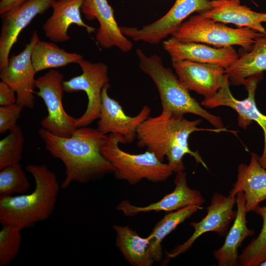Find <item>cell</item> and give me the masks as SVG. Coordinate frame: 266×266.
Masks as SVG:
<instances>
[{
	"instance_id": "cell-30",
	"label": "cell",
	"mask_w": 266,
	"mask_h": 266,
	"mask_svg": "<svg viewBox=\"0 0 266 266\" xmlns=\"http://www.w3.org/2000/svg\"><path fill=\"white\" fill-rule=\"evenodd\" d=\"M22 230L10 225L0 231V266H7L16 257L22 242Z\"/></svg>"
},
{
	"instance_id": "cell-23",
	"label": "cell",
	"mask_w": 266,
	"mask_h": 266,
	"mask_svg": "<svg viewBox=\"0 0 266 266\" xmlns=\"http://www.w3.org/2000/svg\"><path fill=\"white\" fill-rule=\"evenodd\" d=\"M266 71V35L256 41L250 51L230 67L225 73L233 85H244L245 80Z\"/></svg>"
},
{
	"instance_id": "cell-33",
	"label": "cell",
	"mask_w": 266,
	"mask_h": 266,
	"mask_svg": "<svg viewBox=\"0 0 266 266\" xmlns=\"http://www.w3.org/2000/svg\"><path fill=\"white\" fill-rule=\"evenodd\" d=\"M26 0H1L0 1V14L4 17L12 13Z\"/></svg>"
},
{
	"instance_id": "cell-34",
	"label": "cell",
	"mask_w": 266,
	"mask_h": 266,
	"mask_svg": "<svg viewBox=\"0 0 266 266\" xmlns=\"http://www.w3.org/2000/svg\"><path fill=\"white\" fill-rule=\"evenodd\" d=\"M260 266H266V260L263 262L260 265Z\"/></svg>"
},
{
	"instance_id": "cell-29",
	"label": "cell",
	"mask_w": 266,
	"mask_h": 266,
	"mask_svg": "<svg viewBox=\"0 0 266 266\" xmlns=\"http://www.w3.org/2000/svg\"><path fill=\"white\" fill-rule=\"evenodd\" d=\"M24 136L17 125L8 135L0 141V170L20 163L24 148Z\"/></svg>"
},
{
	"instance_id": "cell-27",
	"label": "cell",
	"mask_w": 266,
	"mask_h": 266,
	"mask_svg": "<svg viewBox=\"0 0 266 266\" xmlns=\"http://www.w3.org/2000/svg\"><path fill=\"white\" fill-rule=\"evenodd\" d=\"M263 220L262 229L238 256L237 266H258L266 260V205H259L254 211Z\"/></svg>"
},
{
	"instance_id": "cell-3",
	"label": "cell",
	"mask_w": 266,
	"mask_h": 266,
	"mask_svg": "<svg viewBox=\"0 0 266 266\" xmlns=\"http://www.w3.org/2000/svg\"><path fill=\"white\" fill-rule=\"evenodd\" d=\"M26 170L35 182L29 194L0 197V223L21 230L46 220L53 212L60 186L55 174L45 165H28Z\"/></svg>"
},
{
	"instance_id": "cell-14",
	"label": "cell",
	"mask_w": 266,
	"mask_h": 266,
	"mask_svg": "<svg viewBox=\"0 0 266 266\" xmlns=\"http://www.w3.org/2000/svg\"><path fill=\"white\" fill-rule=\"evenodd\" d=\"M172 65L181 84L204 99L214 96L229 81L225 68L218 65L187 60L173 62Z\"/></svg>"
},
{
	"instance_id": "cell-21",
	"label": "cell",
	"mask_w": 266,
	"mask_h": 266,
	"mask_svg": "<svg viewBox=\"0 0 266 266\" xmlns=\"http://www.w3.org/2000/svg\"><path fill=\"white\" fill-rule=\"evenodd\" d=\"M84 0H56L52 5L53 12L42 24L45 36L54 42H64L69 39L67 30L72 24L83 27L89 33L94 28L86 24L81 16Z\"/></svg>"
},
{
	"instance_id": "cell-7",
	"label": "cell",
	"mask_w": 266,
	"mask_h": 266,
	"mask_svg": "<svg viewBox=\"0 0 266 266\" xmlns=\"http://www.w3.org/2000/svg\"><path fill=\"white\" fill-rule=\"evenodd\" d=\"M63 78L60 72L50 69L36 79L35 86L38 91L35 93L43 100L48 112L40 122L42 128L56 136L69 137L78 128L77 119L67 114L63 106Z\"/></svg>"
},
{
	"instance_id": "cell-17",
	"label": "cell",
	"mask_w": 266,
	"mask_h": 266,
	"mask_svg": "<svg viewBox=\"0 0 266 266\" xmlns=\"http://www.w3.org/2000/svg\"><path fill=\"white\" fill-rule=\"evenodd\" d=\"M56 0H26L12 13L1 17L0 68L7 64L13 45L21 32L38 14H44Z\"/></svg>"
},
{
	"instance_id": "cell-26",
	"label": "cell",
	"mask_w": 266,
	"mask_h": 266,
	"mask_svg": "<svg viewBox=\"0 0 266 266\" xmlns=\"http://www.w3.org/2000/svg\"><path fill=\"white\" fill-rule=\"evenodd\" d=\"M82 58L81 54L66 52L54 43L40 39L34 44L31 54L32 62L36 72L78 64Z\"/></svg>"
},
{
	"instance_id": "cell-10",
	"label": "cell",
	"mask_w": 266,
	"mask_h": 266,
	"mask_svg": "<svg viewBox=\"0 0 266 266\" xmlns=\"http://www.w3.org/2000/svg\"><path fill=\"white\" fill-rule=\"evenodd\" d=\"M263 74L247 79L243 85L247 91V97L243 100L236 99L231 93L229 81L222 87L212 97L204 99L200 103L206 108H214L220 106H226L234 110L238 114V126L246 129L255 121L262 128L265 136L264 152L259 158L261 165L266 168V115L258 109L255 100L256 90L258 82L263 78Z\"/></svg>"
},
{
	"instance_id": "cell-18",
	"label": "cell",
	"mask_w": 266,
	"mask_h": 266,
	"mask_svg": "<svg viewBox=\"0 0 266 266\" xmlns=\"http://www.w3.org/2000/svg\"><path fill=\"white\" fill-rule=\"evenodd\" d=\"M174 183V190L156 202L145 206H137L124 200L117 205L116 209L122 211L126 216L131 217L151 211L170 212L190 205H201L205 201L200 191L189 188L184 171L176 173Z\"/></svg>"
},
{
	"instance_id": "cell-2",
	"label": "cell",
	"mask_w": 266,
	"mask_h": 266,
	"mask_svg": "<svg viewBox=\"0 0 266 266\" xmlns=\"http://www.w3.org/2000/svg\"><path fill=\"white\" fill-rule=\"evenodd\" d=\"M201 120H188L183 115H178L162 111L155 117H149L137 129V146L146 148L163 162L164 157L173 172L184 171L183 157L189 154L197 163L207 169L206 165L198 151L191 150L188 139L193 133L208 131L220 133L217 129H205L198 127Z\"/></svg>"
},
{
	"instance_id": "cell-1",
	"label": "cell",
	"mask_w": 266,
	"mask_h": 266,
	"mask_svg": "<svg viewBox=\"0 0 266 266\" xmlns=\"http://www.w3.org/2000/svg\"><path fill=\"white\" fill-rule=\"evenodd\" d=\"M38 134L52 157L64 164L66 171L62 189H66L73 182L87 183L113 173V166L101 152L108 135L97 128H78L70 137H62L41 128Z\"/></svg>"
},
{
	"instance_id": "cell-20",
	"label": "cell",
	"mask_w": 266,
	"mask_h": 266,
	"mask_svg": "<svg viewBox=\"0 0 266 266\" xmlns=\"http://www.w3.org/2000/svg\"><path fill=\"white\" fill-rule=\"evenodd\" d=\"M211 8L198 13L201 16L217 22L233 24L238 28H248L266 34L263 23H266V13L257 12L240 0H212Z\"/></svg>"
},
{
	"instance_id": "cell-5",
	"label": "cell",
	"mask_w": 266,
	"mask_h": 266,
	"mask_svg": "<svg viewBox=\"0 0 266 266\" xmlns=\"http://www.w3.org/2000/svg\"><path fill=\"white\" fill-rule=\"evenodd\" d=\"M122 139L109 133L101 148L103 157L114 168L113 174L120 180L135 185L145 179L152 182H164L173 172L167 164L161 162L152 152L146 150L139 154H132L119 147Z\"/></svg>"
},
{
	"instance_id": "cell-16",
	"label": "cell",
	"mask_w": 266,
	"mask_h": 266,
	"mask_svg": "<svg viewBox=\"0 0 266 266\" xmlns=\"http://www.w3.org/2000/svg\"><path fill=\"white\" fill-rule=\"evenodd\" d=\"M81 12L86 19L98 21L100 27L95 37L100 47L109 49L115 46L123 52L131 50L133 43L122 33L107 0H84Z\"/></svg>"
},
{
	"instance_id": "cell-6",
	"label": "cell",
	"mask_w": 266,
	"mask_h": 266,
	"mask_svg": "<svg viewBox=\"0 0 266 266\" xmlns=\"http://www.w3.org/2000/svg\"><path fill=\"white\" fill-rule=\"evenodd\" d=\"M248 28H233L198 14L184 21L171 36L183 42H194L222 48L239 46L248 52L266 35Z\"/></svg>"
},
{
	"instance_id": "cell-19",
	"label": "cell",
	"mask_w": 266,
	"mask_h": 266,
	"mask_svg": "<svg viewBox=\"0 0 266 266\" xmlns=\"http://www.w3.org/2000/svg\"><path fill=\"white\" fill-rule=\"evenodd\" d=\"M259 158L251 153L250 163L238 165L236 181L229 192V196L233 198L239 192L244 193L247 212L254 211L266 200V168L260 163Z\"/></svg>"
},
{
	"instance_id": "cell-25",
	"label": "cell",
	"mask_w": 266,
	"mask_h": 266,
	"mask_svg": "<svg viewBox=\"0 0 266 266\" xmlns=\"http://www.w3.org/2000/svg\"><path fill=\"white\" fill-rule=\"evenodd\" d=\"M202 208L201 205H188L170 212L156 224L152 232L147 237L150 242V254L155 262H159L162 258V242L164 239L179 224Z\"/></svg>"
},
{
	"instance_id": "cell-31",
	"label": "cell",
	"mask_w": 266,
	"mask_h": 266,
	"mask_svg": "<svg viewBox=\"0 0 266 266\" xmlns=\"http://www.w3.org/2000/svg\"><path fill=\"white\" fill-rule=\"evenodd\" d=\"M23 107L15 103L12 104L0 106V133L10 131L16 126L20 117Z\"/></svg>"
},
{
	"instance_id": "cell-22",
	"label": "cell",
	"mask_w": 266,
	"mask_h": 266,
	"mask_svg": "<svg viewBox=\"0 0 266 266\" xmlns=\"http://www.w3.org/2000/svg\"><path fill=\"white\" fill-rule=\"evenodd\" d=\"M235 198L237 210L233 225L228 232L222 246L213 252L219 266H237L238 248L246 238L255 233L254 231L249 229L246 225L247 212L244 193H237Z\"/></svg>"
},
{
	"instance_id": "cell-8",
	"label": "cell",
	"mask_w": 266,
	"mask_h": 266,
	"mask_svg": "<svg viewBox=\"0 0 266 266\" xmlns=\"http://www.w3.org/2000/svg\"><path fill=\"white\" fill-rule=\"evenodd\" d=\"M211 7L210 0H176L165 15L153 23L141 28L122 26L120 29L124 35L134 41L157 44L171 35L191 14L208 10Z\"/></svg>"
},
{
	"instance_id": "cell-9",
	"label": "cell",
	"mask_w": 266,
	"mask_h": 266,
	"mask_svg": "<svg viewBox=\"0 0 266 266\" xmlns=\"http://www.w3.org/2000/svg\"><path fill=\"white\" fill-rule=\"evenodd\" d=\"M78 64L82 73L67 81H63L64 91L66 93L84 91L88 98L87 108L77 119V128L87 127L100 117L103 88L109 84L108 68L103 63H91L81 59Z\"/></svg>"
},
{
	"instance_id": "cell-11",
	"label": "cell",
	"mask_w": 266,
	"mask_h": 266,
	"mask_svg": "<svg viewBox=\"0 0 266 266\" xmlns=\"http://www.w3.org/2000/svg\"><path fill=\"white\" fill-rule=\"evenodd\" d=\"M39 39L36 31H33L30 42L22 52L9 58L7 64L0 68V78L16 92V103L24 108H33L35 98L33 94L37 72L31 59L33 48Z\"/></svg>"
},
{
	"instance_id": "cell-15",
	"label": "cell",
	"mask_w": 266,
	"mask_h": 266,
	"mask_svg": "<svg viewBox=\"0 0 266 266\" xmlns=\"http://www.w3.org/2000/svg\"><path fill=\"white\" fill-rule=\"evenodd\" d=\"M163 45L172 62L187 60L218 65L226 69L239 58L232 46L212 47L202 43L181 41L172 36L164 41Z\"/></svg>"
},
{
	"instance_id": "cell-4",
	"label": "cell",
	"mask_w": 266,
	"mask_h": 266,
	"mask_svg": "<svg viewBox=\"0 0 266 266\" xmlns=\"http://www.w3.org/2000/svg\"><path fill=\"white\" fill-rule=\"evenodd\" d=\"M140 70L148 75L159 92L162 111L184 116L193 114L205 119L216 129L222 132H236L226 129L221 118L204 109L180 82L176 74L165 67L162 58L157 54L147 56L140 49L136 50Z\"/></svg>"
},
{
	"instance_id": "cell-28",
	"label": "cell",
	"mask_w": 266,
	"mask_h": 266,
	"mask_svg": "<svg viewBox=\"0 0 266 266\" xmlns=\"http://www.w3.org/2000/svg\"><path fill=\"white\" fill-rule=\"evenodd\" d=\"M31 187L20 163L6 166L0 172V197L25 194Z\"/></svg>"
},
{
	"instance_id": "cell-13",
	"label": "cell",
	"mask_w": 266,
	"mask_h": 266,
	"mask_svg": "<svg viewBox=\"0 0 266 266\" xmlns=\"http://www.w3.org/2000/svg\"><path fill=\"white\" fill-rule=\"evenodd\" d=\"M110 87L108 84L102 90L97 129L104 134L113 133L119 136L123 144L131 143L136 139L138 127L150 116L151 109L146 105L135 116L127 115L119 102L108 96L107 91Z\"/></svg>"
},
{
	"instance_id": "cell-32",
	"label": "cell",
	"mask_w": 266,
	"mask_h": 266,
	"mask_svg": "<svg viewBox=\"0 0 266 266\" xmlns=\"http://www.w3.org/2000/svg\"><path fill=\"white\" fill-rule=\"evenodd\" d=\"M16 92L6 82L2 80L0 82V106H5L15 103Z\"/></svg>"
},
{
	"instance_id": "cell-24",
	"label": "cell",
	"mask_w": 266,
	"mask_h": 266,
	"mask_svg": "<svg viewBox=\"0 0 266 266\" xmlns=\"http://www.w3.org/2000/svg\"><path fill=\"white\" fill-rule=\"evenodd\" d=\"M113 229L116 233V246L129 263L134 266H151L154 264L147 237H141L128 226L114 225Z\"/></svg>"
},
{
	"instance_id": "cell-12",
	"label": "cell",
	"mask_w": 266,
	"mask_h": 266,
	"mask_svg": "<svg viewBox=\"0 0 266 266\" xmlns=\"http://www.w3.org/2000/svg\"><path fill=\"white\" fill-rule=\"evenodd\" d=\"M235 202V197L215 193L211 197L210 205L207 207L206 215L200 222L193 221L190 223L194 230V233L187 240L167 253V258H174L186 252L204 233L215 232L220 237L225 236L230 224L236 215V211L233 210Z\"/></svg>"
}]
</instances>
